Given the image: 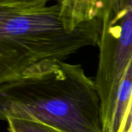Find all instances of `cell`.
Returning <instances> with one entry per match:
<instances>
[{"instance_id":"6da1fadb","label":"cell","mask_w":132,"mask_h":132,"mask_svg":"<svg viewBox=\"0 0 132 132\" xmlns=\"http://www.w3.org/2000/svg\"><path fill=\"white\" fill-rule=\"evenodd\" d=\"M34 120L64 132H103L95 81L81 64L47 60L33 74L0 84V120Z\"/></svg>"},{"instance_id":"7a4b0ae2","label":"cell","mask_w":132,"mask_h":132,"mask_svg":"<svg viewBox=\"0 0 132 132\" xmlns=\"http://www.w3.org/2000/svg\"><path fill=\"white\" fill-rule=\"evenodd\" d=\"M84 30L65 27L60 5L0 6V84L30 75L47 60L64 61L84 48Z\"/></svg>"},{"instance_id":"3957f363","label":"cell","mask_w":132,"mask_h":132,"mask_svg":"<svg viewBox=\"0 0 132 132\" xmlns=\"http://www.w3.org/2000/svg\"><path fill=\"white\" fill-rule=\"evenodd\" d=\"M106 0H61V14L65 27L74 30L99 18Z\"/></svg>"},{"instance_id":"277c9868","label":"cell","mask_w":132,"mask_h":132,"mask_svg":"<svg viewBox=\"0 0 132 132\" xmlns=\"http://www.w3.org/2000/svg\"><path fill=\"white\" fill-rule=\"evenodd\" d=\"M132 94V59L121 79L115 103L112 132H118Z\"/></svg>"},{"instance_id":"5b68a950","label":"cell","mask_w":132,"mask_h":132,"mask_svg":"<svg viewBox=\"0 0 132 132\" xmlns=\"http://www.w3.org/2000/svg\"><path fill=\"white\" fill-rule=\"evenodd\" d=\"M6 121L10 132H54L51 126L34 120L10 117Z\"/></svg>"},{"instance_id":"8992f818","label":"cell","mask_w":132,"mask_h":132,"mask_svg":"<svg viewBox=\"0 0 132 132\" xmlns=\"http://www.w3.org/2000/svg\"><path fill=\"white\" fill-rule=\"evenodd\" d=\"M52 0H0V6L17 9H28L47 6ZM58 3L61 0H57Z\"/></svg>"},{"instance_id":"52a82bcc","label":"cell","mask_w":132,"mask_h":132,"mask_svg":"<svg viewBox=\"0 0 132 132\" xmlns=\"http://www.w3.org/2000/svg\"><path fill=\"white\" fill-rule=\"evenodd\" d=\"M131 118H132V94H131L127 110L125 112V114H124L122 122L120 123V127L119 128L118 132H126L127 130V129L129 128V126L130 124Z\"/></svg>"},{"instance_id":"ba28073f","label":"cell","mask_w":132,"mask_h":132,"mask_svg":"<svg viewBox=\"0 0 132 132\" xmlns=\"http://www.w3.org/2000/svg\"><path fill=\"white\" fill-rule=\"evenodd\" d=\"M126 132H132V118H131V121H130V124L129 126V128L127 129V130Z\"/></svg>"},{"instance_id":"9c48e42d","label":"cell","mask_w":132,"mask_h":132,"mask_svg":"<svg viewBox=\"0 0 132 132\" xmlns=\"http://www.w3.org/2000/svg\"><path fill=\"white\" fill-rule=\"evenodd\" d=\"M53 127L54 132H64V131H62V130H58V129H57V128H55V127Z\"/></svg>"}]
</instances>
